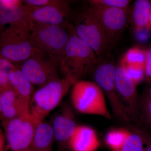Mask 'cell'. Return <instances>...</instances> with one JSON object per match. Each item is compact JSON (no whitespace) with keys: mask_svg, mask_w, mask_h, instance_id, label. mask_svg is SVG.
I'll use <instances>...</instances> for the list:
<instances>
[{"mask_svg":"<svg viewBox=\"0 0 151 151\" xmlns=\"http://www.w3.org/2000/svg\"><path fill=\"white\" fill-rule=\"evenodd\" d=\"M64 55L60 59V72L63 77L70 76L77 80L92 70L100 59L92 47L76 34L72 25Z\"/></svg>","mask_w":151,"mask_h":151,"instance_id":"1","label":"cell"},{"mask_svg":"<svg viewBox=\"0 0 151 151\" xmlns=\"http://www.w3.org/2000/svg\"><path fill=\"white\" fill-rule=\"evenodd\" d=\"M78 80L71 76L54 80L35 90L30 103L31 115L37 120L45 119L62 103L74 83Z\"/></svg>","mask_w":151,"mask_h":151,"instance_id":"2","label":"cell"},{"mask_svg":"<svg viewBox=\"0 0 151 151\" xmlns=\"http://www.w3.org/2000/svg\"><path fill=\"white\" fill-rule=\"evenodd\" d=\"M70 25L64 27L30 22L31 41L36 48L44 54L60 60L64 55L70 36Z\"/></svg>","mask_w":151,"mask_h":151,"instance_id":"3","label":"cell"},{"mask_svg":"<svg viewBox=\"0 0 151 151\" xmlns=\"http://www.w3.org/2000/svg\"><path fill=\"white\" fill-rule=\"evenodd\" d=\"M70 98L73 108L79 113L111 119L105 94L95 82L76 81L71 88Z\"/></svg>","mask_w":151,"mask_h":151,"instance_id":"4","label":"cell"},{"mask_svg":"<svg viewBox=\"0 0 151 151\" xmlns=\"http://www.w3.org/2000/svg\"><path fill=\"white\" fill-rule=\"evenodd\" d=\"M29 26H9L0 37V56L14 63H22L40 51L30 38Z\"/></svg>","mask_w":151,"mask_h":151,"instance_id":"5","label":"cell"},{"mask_svg":"<svg viewBox=\"0 0 151 151\" xmlns=\"http://www.w3.org/2000/svg\"><path fill=\"white\" fill-rule=\"evenodd\" d=\"M73 27L76 34L92 47L99 58L106 54L111 45L91 6L77 16Z\"/></svg>","mask_w":151,"mask_h":151,"instance_id":"6","label":"cell"},{"mask_svg":"<svg viewBox=\"0 0 151 151\" xmlns=\"http://www.w3.org/2000/svg\"><path fill=\"white\" fill-rule=\"evenodd\" d=\"M116 65L111 60L101 61L92 70L94 82L101 88L111 105L113 113L124 122L132 121L120 100L115 84Z\"/></svg>","mask_w":151,"mask_h":151,"instance_id":"7","label":"cell"},{"mask_svg":"<svg viewBox=\"0 0 151 151\" xmlns=\"http://www.w3.org/2000/svg\"><path fill=\"white\" fill-rule=\"evenodd\" d=\"M19 68L34 86L38 87L60 78V60L41 51L22 63Z\"/></svg>","mask_w":151,"mask_h":151,"instance_id":"8","label":"cell"},{"mask_svg":"<svg viewBox=\"0 0 151 151\" xmlns=\"http://www.w3.org/2000/svg\"><path fill=\"white\" fill-rule=\"evenodd\" d=\"M36 119L31 115L1 122L9 150L33 151V142Z\"/></svg>","mask_w":151,"mask_h":151,"instance_id":"9","label":"cell"},{"mask_svg":"<svg viewBox=\"0 0 151 151\" xmlns=\"http://www.w3.org/2000/svg\"><path fill=\"white\" fill-rule=\"evenodd\" d=\"M72 107L69 103H63L60 108L51 116V124L57 151H72L70 144L77 126Z\"/></svg>","mask_w":151,"mask_h":151,"instance_id":"10","label":"cell"},{"mask_svg":"<svg viewBox=\"0 0 151 151\" xmlns=\"http://www.w3.org/2000/svg\"><path fill=\"white\" fill-rule=\"evenodd\" d=\"M89 5L102 26L110 45H113L127 27L128 9Z\"/></svg>","mask_w":151,"mask_h":151,"instance_id":"11","label":"cell"},{"mask_svg":"<svg viewBox=\"0 0 151 151\" xmlns=\"http://www.w3.org/2000/svg\"><path fill=\"white\" fill-rule=\"evenodd\" d=\"M115 84L119 98L131 120L136 122L139 118V105L137 86L127 74L122 60L116 65Z\"/></svg>","mask_w":151,"mask_h":151,"instance_id":"12","label":"cell"},{"mask_svg":"<svg viewBox=\"0 0 151 151\" xmlns=\"http://www.w3.org/2000/svg\"><path fill=\"white\" fill-rule=\"evenodd\" d=\"M23 5L30 22H37L64 27H68L70 25L68 23L70 9L52 6H37L24 2Z\"/></svg>","mask_w":151,"mask_h":151,"instance_id":"13","label":"cell"},{"mask_svg":"<svg viewBox=\"0 0 151 151\" xmlns=\"http://www.w3.org/2000/svg\"><path fill=\"white\" fill-rule=\"evenodd\" d=\"M30 105L20 98L12 87L0 92L1 122L31 115Z\"/></svg>","mask_w":151,"mask_h":151,"instance_id":"14","label":"cell"},{"mask_svg":"<svg viewBox=\"0 0 151 151\" xmlns=\"http://www.w3.org/2000/svg\"><path fill=\"white\" fill-rule=\"evenodd\" d=\"M100 145V140L94 129L77 126L70 142L72 151H95Z\"/></svg>","mask_w":151,"mask_h":151,"instance_id":"15","label":"cell"},{"mask_svg":"<svg viewBox=\"0 0 151 151\" xmlns=\"http://www.w3.org/2000/svg\"><path fill=\"white\" fill-rule=\"evenodd\" d=\"M54 143L53 131L50 122L45 119H36L33 150L53 151V145Z\"/></svg>","mask_w":151,"mask_h":151,"instance_id":"16","label":"cell"},{"mask_svg":"<svg viewBox=\"0 0 151 151\" xmlns=\"http://www.w3.org/2000/svg\"><path fill=\"white\" fill-rule=\"evenodd\" d=\"M11 87L20 98L30 105L34 93V85L27 79L19 67H17L10 76Z\"/></svg>","mask_w":151,"mask_h":151,"instance_id":"17","label":"cell"},{"mask_svg":"<svg viewBox=\"0 0 151 151\" xmlns=\"http://www.w3.org/2000/svg\"><path fill=\"white\" fill-rule=\"evenodd\" d=\"M23 4L13 9L0 8L1 28L7 24L12 27L29 26L28 16Z\"/></svg>","mask_w":151,"mask_h":151,"instance_id":"18","label":"cell"},{"mask_svg":"<svg viewBox=\"0 0 151 151\" xmlns=\"http://www.w3.org/2000/svg\"><path fill=\"white\" fill-rule=\"evenodd\" d=\"M151 9V1L137 0L135 2L132 13V22L135 31L147 28Z\"/></svg>","mask_w":151,"mask_h":151,"instance_id":"19","label":"cell"},{"mask_svg":"<svg viewBox=\"0 0 151 151\" xmlns=\"http://www.w3.org/2000/svg\"><path fill=\"white\" fill-rule=\"evenodd\" d=\"M150 137L140 133L130 132L122 146V151H145L144 144L148 141Z\"/></svg>","mask_w":151,"mask_h":151,"instance_id":"20","label":"cell"},{"mask_svg":"<svg viewBox=\"0 0 151 151\" xmlns=\"http://www.w3.org/2000/svg\"><path fill=\"white\" fill-rule=\"evenodd\" d=\"M130 132L124 129L111 130L105 137V143L114 150H121Z\"/></svg>","mask_w":151,"mask_h":151,"instance_id":"21","label":"cell"},{"mask_svg":"<svg viewBox=\"0 0 151 151\" xmlns=\"http://www.w3.org/2000/svg\"><path fill=\"white\" fill-rule=\"evenodd\" d=\"M122 60L126 65H140L145 67V50L138 47H134L127 50Z\"/></svg>","mask_w":151,"mask_h":151,"instance_id":"22","label":"cell"},{"mask_svg":"<svg viewBox=\"0 0 151 151\" xmlns=\"http://www.w3.org/2000/svg\"><path fill=\"white\" fill-rule=\"evenodd\" d=\"M17 67L14 63L0 56V92L11 87L10 76Z\"/></svg>","mask_w":151,"mask_h":151,"instance_id":"23","label":"cell"},{"mask_svg":"<svg viewBox=\"0 0 151 151\" xmlns=\"http://www.w3.org/2000/svg\"><path fill=\"white\" fill-rule=\"evenodd\" d=\"M139 116L143 124L151 129V96L148 92L142 97L139 103Z\"/></svg>","mask_w":151,"mask_h":151,"instance_id":"24","label":"cell"},{"mask_svg":"<svg viewBox=\"0 0 151 151\" xmlns=\"http://www.w3.org/2000/svg\"><path fill=\"white\" fill-rule=\"evenodd\" d=\"M122 63L124 64L127 74L136 84V86H137L139 84L142 82L143 80H145V69L144 66L126 65L124 63Z\"/></svg>","mask_w":151,"mask_h":151,"instance_id":"25","label":"cell"},{"mask_svg":"<svg viewBox=\"0 0 151 151\" xmlns=\"http://www.w3.org/2000/svg\"><path fill=\"white\" fill-rule=\"evenodd\" d=\"M89 5L105 7L114 8L128 9L132 1L129 0H90Z\"/></svg>","mask_w":151,"mask_h":151,"instance_id":"26","label":"cell"},{"mask_svg":"<svg viewBox=\"0 0 151 151\" xmlns=\"http://www.w3.org/2000/svg\"><path fill=\"white\" fill-rule=\"evenodd\" d=\"M24 3L37 6H52L70 9L69 2L64 0H25Z\"/></svg>","mask_w":151,"mask_h":151,"instance_id":"27","label":"cell"},{"mask_svg":"<svg viewBox=\"0 0 151 151\" xmlns=\"http://www.w3.org/2000/svg\"><path fill=\"white\" fill-rule=\"evenodd\" d=\"M146 60L145 63V80L148 84L151 83V47L145 50Z\"/></svg>","mask_w":151,"mask_h":151,"instance_id":"28","label":"cell"},{"mask_svg":"<svg viewBox=\"0 0 151 151\" xmlns=\"http://www.w3.org/2000/svg\"><path fill=\"white\" fill-rule=\"evenodd\" d=\"M23 1L19 0H1L0 8L5 10H12L20 6Z\"/></svg>","mask_w":151,"mask_h":151,"instance_id":"29","label":"cell"},{"mask_svg":"<svg viewBox=\"0 0 151 151\" xmlns=\"http://www.w3.org/2000/svg\"><path fill=\"white\" fill-rule=\"evenodd\" d=\"M9 150L4 130H0V151H7Z\"/></svg>","mask_w":151,"mask_h":151,"instance_id":"30","label":"cell"},{"mask_svg":"<svg viewBox=\"0 0 151 151\" xmlns=\"http://www.w3.org/2000/svg\"><path fill=\"white\" fill-rule=\"evenodd\" d=\"M145 151H151V137H150L148 142L147 143V147Z\"/></svg>","mask_w":151,"mask_h":151,"instance_id":"31","label":"cell"},{"mask_svg":"<svg viewBox=\"0 0 151 151\" xmlns=\"http://www.w3.org/2000/svg\"><path fill=\"white\" fill-rule=\"evenodd\" d=\"M148 28L149 30L151 29V9L150 13V18H149V24L148 26Z\"/></svg>","mask_w":151,"mask_h":151,"instance_id":"32","label":"cell"},{"mask_svg":"<svg viewBox=\"0 0 151 151\" xmlns=\"http://www.w3.org/2000/svg\"><path fill=\"white\" fill-rule=\"evenodd\" d=\"M149 84V88L148 89V92L150 95L151 96V83H150Z\"/></svg>","mask_w":151,"mask_h":151,"instance_id":"33","label":"cell"},{"mask_svg":"<svg viewBox=\"0 0 151 151\" xmlns=\"http://www.w3.org/2000/svg\"><path fill=\"white\" fill-rule=\"evenodd\" d=\"M121 151V150H117V151Z\"/></svg>","mask_w":151,"mask_h":151,"instance_id":"34","label":"cell"}]
</instances>
